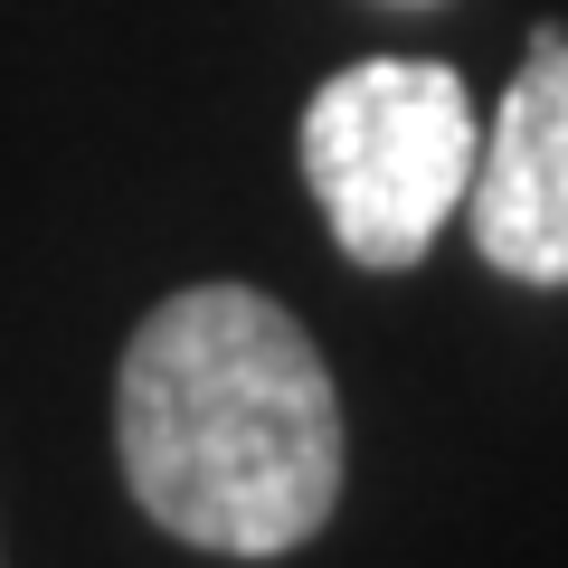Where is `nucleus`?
Here are the masks:
<instances>
[{
    "mask_svg": "<svg viewBox=\"0 0 568 568\" xmlns=\"http://www.w3.org/2000/svg\"><path fill=\"white\" fill-rule=\"evenodd\" d=\"M294 152L332 246L369 275H407L465 209L484 114L446 58H361L313 85Z\"/></svg>",
    "mask_w": 568,
    "mask_h": 568,
    "instance_id": "2",
    "label": "nucleus"
},
{
    "mask_svg": "<svg viewBox=\"0 0 568 568\" xmlns=\"http://www.w3.org/2000/svg\"><path fill=\"white\" fill-rule=\"evenodd\" d=\"M114 465L171 540L284 559L342 503V388L256 284H181L114 361Z\"/></svg>",
    "mask_w": 568,
    "mask_h": 568,
    "instance_id": "1",
    "label": "nucleus"
},
{
    "mask_svg": "<svg viewBox=\"0 0 568 568\" xmlns=\"http://www.w3.org/2000/svg\"><path fill=\"white\" fill-rule=\"evenodd\" d=\"M474 246L511 284H568V29H530L474 152Z\"/></svg>",
    "mask_w": 568,
    "mask_h": 568,
    "instance_id": "3",
    "label": "nucleus"
}]
</instances>
